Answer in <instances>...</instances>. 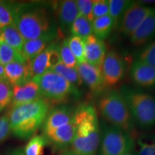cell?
I'll return each instance as SVG.
<instances>
[{"mask_svg": "<svg viewBox=\"0 0 155 155\" xmlns=\"http://www.w3.org/2000/svg\"><path fill=\"white\" fill-rule=\"evenodd\" d=\"M14 25L25 41L58 30L50 9L41 2H15Z\"/></svg>", "mask_w": 155, "mask_h": 155, "instance_id": "obj_1", "label": "cell"}, {"mask_svg": "<svg viewBox=\"0 0 155 155\" xmlns=\"http://www.w3.org/2000/svg\"><path fill=\"white\" fill-rule=\"evenodd\" d=\"M75 132L71 150L78 155H96L100 143L101 127L96 108L90 104L78 106L73 114Z\"/></svg>", "mask_w": 155, "mask_h": 155, "instance_id": "obj_2", "label": "cell"}, {"mask_svg": "<svg viewBox=\"0 0 155 155\" xmlns=\"http://www.w3.org/2000/svg\"><path fill=\"white\" fill-rule=\"evenodd\" d=\"M50 103L43 98L11 108L8 116L10 130L20 139L30 138L43 124Z\"/></svg>", "mask_w": 155, "mask_h": 155, "instance_id": "obj_3", "label": "cell"}, {"mask_svg": "<svg viewBox=\"0 0 155 155\" xmlns=\"http://www.w3.org/2000/svg\"><path fill=\"white\" fill-rule=\"evenodd\" d=\"M135 124L144 129L155 127V97L144 91L129 86L119 89Z\"/></svg>", "mask_w": 155, "mask_h": 155, "instance_id": "obj_4", "label": "cell"}, {"mask_svg": "<svg viewBox=\"0 0 155 155\" xmlns=\"http://www.w3.org/2000/svg\"><path fill=\"white\" fill-rule=\"evenodd\" d=\"M98 107L109 124L132 134L135 124L119 91L108 90L103 93L98 98Z\"/></svg>", "mask_w": 155, "mask_h": 155, "instance_id": "obj_5", "label": "cell"}, {"mask_svg": "<svg viewBox=\"0 0 155 155\" xmlns=\"http://www.w3.org/2000/svg\"><path fill=\"white\" fill-rule=\"evenodd\" d=\"M32 80L38 83L42 98L50 104H63L71 98L78 99L82 96L79 88L52 71L34 77Z\"/></svg>", "mask_w": 155, "mask_h": 155, "instance_id": "obj_6", "label": "cell"}, {"mask_svg": "<svg viewBox=\"0 0 155 155\" xmlns=\"http://www.w3.org/2000/svg\"><path fill=\"white\" fill-rule=\"evenodd\" d=\"M135 147L131 134L109 124H102L98 155H126L132 153Z\"/></svg>", "mask_w": 155, "mask_h": 155, "instance_id": "obj_7", "label": "cell"}, {"mask_svg": "<svg viewBox=\"0 0 155 155\" xmlns=\"http://www.w3.org/2000/svg\"><path fill=\"white\" fill-rule=\"evenodd\" d=\"M104 83L107 88L112 87L120 82L124 77L127 70L125 61L115 50L106 53L101 66Z\"/></svg>", "mask_w": 155, "mask_h": 155, "instance_id": "obj_8", "label": "cell"}, {"mask_svg": "<svg viewBox=\"0 0 155 155\" xmlns=\"http://www.w3.org/2000/svg\"><path fill=\"white\" fill-rule=\"evenodd\" d=\"M154 11V7L144 6L134 2L120 19L117 25L119 31L122 35L129 38L141 22Z\"/></svg>", "mask_w": 155, "mask_h": 155, "instance_id": "obj_9", "label": "cell"}, {"mask_svg": "<svg viewBox=\"0 0 155 155\" xmlns=\"http://www.w3.org/2000/svg\"><path fill=\"white\" fill-rule=\"evenodd\" d=\"M76 68L81 75L83 83H85L94 94L101 95L106 91L101 68L91 65L87 62L78 64Z\"/></svg>", "mask_w": 155, "mask_h": 155, "instance_id": "obj_10", "label": "cell"}, {"mask_svg": "<svg viewBox=\"0 0 155 155\" xmlns=\"http://www.w3.org/2000/svg\"><path fill=\"white\" fill-rule=\"evenodd\" d=\"M73 114L74 110L65 104H59L50 108L42 124L43 135L49 134L58 128L71 122L73 119Z\"/></svg>", "mask_w": 155, "mask_h": 155, "instance_id": "obj_11", "label": "cell"}, {"mask_svg": "<svg viewBox=\"0 0 155 155\" xmlns=\"http://www.w3.org/2000/svg\"><path fill=\"white\" fill-rule=\"evenodd\" d=\"M130 77L136 85L142 88H155V68L134 60L129 68Z\"/></svg>", "mask_w": 155, "mask_h": 155, "instance_id": "obj_12", "label": "cell"}, {"mask_svg": "<svg viewBox=\"0 0 155 155\" xmlns=\"http://www.w3.org/2000/svg\"><path fill=\"white\" fill-rule=\"evenodd\" d=\"M53 9L57 15L60 27L63 32L70 31L71 25L78 16V9L74 0H63L53 4Z\"/></svg>", "mask_w": 155, "mask_h": 155, "instance_id": "obj_13", "label": "cell"}, {"mask_svg": "<svg viewBox=\"0 0 155 155\" xmlns=\"http://www.w3.org/2000/svg\"><path fill=\"white\" fill-rule=\"evenodd\" d=\"M12 87L13 97L11 103V108L42 98L38 83L33 80L28 81L23 85Z\"/></svg>", "mask_w": 155, "mask_h": 155, "instance_id": "obj_14", "label": "cell"}, {"mask_svg": "<svg viewBox=\"0 0 155 155\" xmlns=\"http://www.w3.org/2000/svg\"><path fill=\"white\" fill-rule=\"evenodd\" d=\"M58 37V31L56 30L38 38L26 40L23 45L21 53L27 61L30 62L55 42Z\"/></svg>", "mask_w": 155, "mask_h": 155, "instance_id": "obj_15", "label": "cell"}, {"mask_svg": "<svg viewBox=\"0 0 155 155\" xmlns=\"http://www.w3.org/2000/svg\"><path fill=\"white\" fill-rule=\"evenodd\" d=\"M85 61L91 65L101 68L106 55V47L104 41L94 35L84 40Z\"/></svg>", "mask_w": 155, "mask_h": 155, "instance_id": "obj_16", "label": "cell"}, {"mask_svg": "<svg viewBox=\"0 0 155 155\" xmlns=\"http://www.w3.org/2000/svg\"><path fill=\"white\" fill-rule=\"evenodd\" d=\"M5 78L12 86H20L32 80L29 62H14L5 65Z\"/></svg>", "mask_w": 155, "mask_h": 155, "instance_id": "obj_17", "label": "cell"}, {"mask_svg": "<svg viewBox=\"0 0 155 155\" xmlns=\"http://www.w3.org/2000/svg\"><path fill=\"white\" fill-rule=\"evenodd\" d=\"M155 38V11L150 14L129 36L134 46H144Z\"/></svg>", "mask_w": 155, "mask_h": 155, "instance_id": "obj_18", "label": "cell"}, {"mask_svg": "<svg viewBox=\"0 0 155 155\" xmlns=\"http://www.w3.org/2000/svg\"><path fill=\"white\" fill-rule=\"evenodd\" d=\"M75 127L73 119L67 124L58 128L49 134L45 136L48 142L52 143L58 148L71 146L74 137ZM44 136V135H43Z\"/></svg>", "mask_w": 155, "mask_h": 155, "instance_id": "obj_19", "label": "cell"}, {"mask_svg": "<svg viewBox=\"0 0 155 155\" xmlns=\"http://www.w3.org/2000/svg\"><path fill=\"white\" fill-rule=\"evenodd\" d=\"M29 65L32 75V78L51 71L52 65L50 61V46L37 55L34 59L29 62Z\"/></svg>", "mask_w": 155, "mask_h": 155, "instance_id": "obj_20", "label": "cell"}, {"mask_svg": "<svg viewBox=\"0 0 155 155\" xmlns=\"http://www.w3.org/2000/svg\"><path fill=\"white\" fill-rule=\"evenodd\" d=\"M0 42H5L21 53L25 40L16 26L12 24L0 31Z\"/></svg>", "mask_w": 155, "mask_h": 155, "instance_id": "obj_21", "label": "cell"}, {"mask_svg": "<svg viewBox=\"0 0 155 155\" xmlns=\"http://www.w3.org/2000/svg\"><path fill=\"white\" fill-rule=\"evenodd\" d=\"M93 35L97 38L104 40L109 36L114 28L113 19L109 15L98 17L92 22Z\"/></svg>", "mask_w": 155, "mask_h": 155, "instance_id": "obj_22", "label": "cell"}, {"mask_svg": "<svg viewBox=\"0 0 155 155\" xmlns=\"http://www.w3.org/2000/svg\"><path fill=\"white\" fill-rule=\"evenodd\" d=\"M17 63H28L20 52L10 47L5 42H0V64L3 66L7 64Z\"/></svg>", "mask_w": 155, "mask_h": 155, "instance_id": "obj_23", "label": "cell"}, {"mask_svg": "<svg viewBox=\"0 0 155 155\" xmlns=\"http://www.w3.org/2000/svg\"><path fill=\"white\" fill-rule=\"evenodd\" d=\"M71 35L77 36L85 40L93 35L92 22L86 17L78 15L70 29Z\"/></svg>", "mask_w": 155, "mask_h": 155, "instance_id": "obj_24", "label": "cell"}, {"mask_svg": "<svg viewBox=\"0 0 155 155\" xmlns=\"http://www.w3.org/2000/svg\"><path fill=\"white\" fill-rule=\"evenodd\" d=\"M133 3L134 1L129 0H108V15L113 19L114 28L117 26L121 17Z\"/></svg>", "mask_w": 155, "mask_h": 155, "instance_id": "obj_25", "label": "cell"}, {"mask_svg": "<svg viewBox=\"0 0 155 155\" xmlns=\"http://www.w3.org/2000/svg\"><path fill=\"white\" fill-rule=\"evenodd\" d=\"M51 71L61 75L65 80L69 81L70 83H71L78 88H79L83 84L82 79H81L77 68H69L60 62Z\"/></svg>", "mask_w": 155, "mask_h": 155, "instance_id": "obj_26", "label": "cell"}, {"mask_svg": "<svg viewBox=\"0 0 155 155\" xmlns=\"http://www.w3.org/2000/svg\"><path fill=\"white\" fill-rule=\"evenodd\" d=\"M48 141L43 135L33 136L25 146V155H44L45 148L48 144Z\"/></svg>", "mask_w": 155, "mask_h": 155, "instance_id": "obj_27", "label": "cell"}, {"mask_svg": "<svg viewBox=\"0 0 155 155\" xmlns=\"http://www.w3.org/2000/svg\"><path fill=\"white\" fill-rule=\"evenodd\" d=\"M136 155H155V135L144 134L136 140Z\"/></svg>", "mask_w": 155, "mask_h": 155, "instance_id": "obj_28", "label": "cell"}, {"mask_svg": "<svg viewBox=\"0 0 155 155\" xmlns=\"http://www.w3.org/2000/svg\"><path fill=\"white\" fill-rule=\"evenodd\" d=\"M15 2L0 0V31L14 24Z\"/></svg>", "mask_w": 155, "mask_h": 155, "instance_id": "obj_29", "label": "cell"}, {"mask_svg": "<svg viewBox=\"0 0 155 155\" xmlns=\"http://www.w3.org/2000/svg\"><path fill=\"white\" fill-rule=\"evenodd\" d=\"M70 49L76 58L78 64L85 62L84 40L77 36L71 35L66 38Z\"/></svg>", "mask_w": 155, "mask_h": 155, "instance_id": "obj_30", "label": "cell"}, {"mask_svg": "<svg viewBox=\"0 0 155 155\" xmlns=\"http://www.w3.org/2000/svg\"><path fill=\"white\" fill-rule=\"evenodd\" d=\"M135 59L155 68V40L142 46L136 53Z\"/></svg>", "mask_w": 155, "mask_h": 155, "instance_id": "obj_31", "label": "cell"}, {"mask_svg": "<svg viewBox=\"0 0 155 155\" xmlns=\"http://www.w3.org/2000/svg\"><path fill=\"white\" fill-rule=\"evenodd\" d=\"M12 97V86L5 78L0 80V112L11 104Z\"/></svg>", "mask_w": 155, "mask_h": 155, "instance_id": "obj_32", "label": "cell"}, {"mask_svg": "<svg viewBox=\"0 0 155 155\" xmlns=\"http://www.w3.org/2000/svg\"><path fill=\"white\" fill-rule=\"evenodd\" d=\"M60 55L62 63L69 68H76L78 65L77 60L70 49L66 38L63 39L60 45Z\"/></svg>", "mask_w": 155, "mask_h": 155, "instance_id": "obj_33", "label": "cell"}, {"mask_svg": "<svg viewBox=\"0 0 155 155\" xmlns=\"http://www.w3.org/2000/svg\"><path fill=\"white\" fill-rule=\"evenodd\" d=\"M76 5L78 9V15L83 16L93 22L94 17L92 15L93 0H77Z\"/></svg>", "mask_w": 155, "mask_h": 155, "instance_id": "obj_34", "label": "cell"}, {"mask_svg": "<svg viewBox=\"0 0 155 155\" xmlns=\"http://www.w3.org/2000/svg\"><path fill=\"white\" fill-rule=\"evenodd\" d=\"M108 0H94L93 2L92 15L94 19L108 15Z\"/></svg>", "mask_w": 155, "mask_h": 155, "instance_id": "obj_35", "label": "cell"}, {"mask_svg": "<svg viewBox=\"0 0 155 155\" xmlns=\"http://www.w3.org/2000/svg\"><path fill=\"white\" fill-rule=\"evenodd\" d=\"M10 131L8 116L4 115L0 117V142L8 137Z\"/></svg>", "mask_w": 155, "mask_h": 155, "instance_id": "obj_36", "label": "cell"}, {"mask_svg": "<svg viewBox=\"0 0 155 155\" xmlns=\"http://www.w3.org/2000/svg\"><path fill=\"white\" fill-rule=\"evenodd\" d=\"M7 155H25V154L22 149H17V150H12Z\"/></svg>", "mask_w": 155, "mask_h": 155, "instance_id": "obj_37", "label": "cell"}, {"mask_svg": "<svg viewBox=\"0 0 155 155\" xmlns=\"http://www.w3.org/2000/svg\"><path fill=\"white\" fill-rule=\"evenodd\" d=\"M5 78V67L0 64V80Z\"/></svg>", "mask_w": 155, "mask_h": 155, "instance_id": "obj_38", "label": "cell"}, {"mask_svg": "<svg viewBox=\"0 0 155 155\" xmlns=\"http://www.w3.org/2000/svg\"><path fill=\"white\" fill-rule=\"evenodd\" d=\"M61 155H78L77 154H75V152H73L72 150H67V151H65L63 154Z\"/></svg>", "mask_w": 155, "mask_h": 155, "instance_id": "obj_39", "label": "cell"}, {"mask_svg": "<svg viewBox=\"0 0 155 155\" xmlns=\"http://www.w3.org/2000/svg\"><path fill=\"white\" fill-rule=\"evenodd\" d=\"M126 155H136V154H134V153L132 152V153H129V154H126Z\"/></svg>", "mask_w": 155, "mask_h": 155, "instance_id": "obj_40", "label": "cell"}]
</instances>
